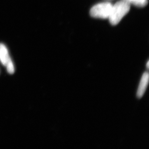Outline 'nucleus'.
<instances>
[{
  "label": "nucleus",
  "instance_id": "6",
  "mask_svg": "<svg viewBox=\"0 0 149 149\" xmlns=\"http://www.w3.org/2000/svg\"><path fill=\"white\" fill-rule=\"evenodd\" d=\"M7 70L9 74H13L15 72V68L12 61H11L8 63L6 66Z\"/></svg>",
  "mask_w": 149,
  "mask_h": 149
},
{
  "label": "nucleus",
  "instance_id": "2",
  "mask_svg": "<svg viewBox=\"0 0 149 149\" xmlns=\"http://www.w3.org/2000/svg\"><path fill=\"white\" fill-rule=\"evenodd\" d=\"M112 5L109 2L97 4L92 7L90 11L91 16L95 18H108L111 12Z\"/></svg>",
  "mask_w": 149,
  "mask_h": 149
},
{
  "label": "nucleus",
  "instance_id": "4",
  "mask_svg": "<svg viewBox=\"0 0 149 149\" xmlns=\"http://www.w3.org/2000/svg\"><path fill=\"white\" fill-rule=\"evenodd\" d=\"M11 60L7 48L4 44L0 43V61L2 64L6 67Z\"/></svg>",
  "mask_w": 149,
  "mask_h": 149
},
{
  "label": "nucleus",
  "instance_id": "1",
  "mask_svg": "<svg viewBox=\"0 0 149 149\" xmlns=\"http://www.w3.org/2000/svg\"><path fill=\"white\" fill-rule=\"evenodd\" d=\"M130 4L124 0H121L113 5L109 19L111 24L116 25L118 24L129 12Z\"/></svg>",
  "mask_w": 149,
  "mask_h": 149
},
{
  "label": "nucleus",
  "instance_id": "5",
  "mask_svg": "<svg viewBox=\"0 0 149 149\" xmlns=\"http://www.w3.org/2000/svg\"><path fill=\"white\" fill-rule=\"evenodd\" d=\"M130 4H133L139 7H143L147 5L148 0H124Z\"/></svg>",
  "mask_w": 149,
  "mask_h": 149
},
{
  "label": "nucleus",
  "instance_id": "3",
  "mask_svg": "<svg viewBox=\"0 0 149 149\" xmlns=\"http://www.w3.org/2000/svg\"><path fill=\"white\" fill-rule=\"evenodd\" d=\"M149 77V73L148 72H145L142 75L137 91V97L138 98H141L143 96L148 84Z\"/></svg>",
  "mask_w": 149,
  "mask_h": 149
},
{
  "label": "nucleus",
  "instance_id": "7",
  "mask_svg": "<svg viewBox=\"0 0 149 149\" xmlns=\"http://www.w3.org/2000/svg\"><path fill=\"white\" fill-rule=\"evenodd\" d=\"M149 61H148V63H147V67L148 68H149Z\"/></svg>",
  "mask_w": 149,
  "mask_h": 149
}]
</instances>
